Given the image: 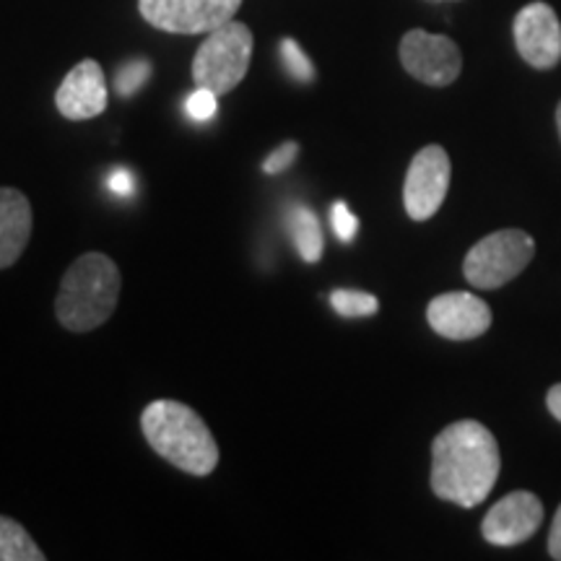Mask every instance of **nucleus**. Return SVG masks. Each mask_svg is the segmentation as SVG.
<instances>
[{"label": "nucleus", "mask_w": 561, "mask_h": 561, "mask_svg": "<svg viewBox=\"0 0 561 561\" xmlns=\"http://www.w3.org/2000/svg\"><path fill=\"white\" fill-rule=\"evenodd\" d=\"M331 224H333L335 237H339L341 242H351L356 237V231H359V219H356V216L351 214V208H348L346 201H335L333 203Z\"/></svg>", "instance_id": "nucleus-20"}, {"label": "nucleus", "mask_w": 561, "mask_h": 561, "mask_svg": "<svg viewBox=\"0 0 561 561\" xmlns=\"http://www.w3.org/2000/svg\"><path fill=\"white\" fill-rule=\"evenodd\" d=\"M426 320L432 331L450 341L479 339L491 328L489 305L468 291L439 294L426 307Z\"/></svg>", "instance_id": "nucleus-11"}, {"label": "nucleus", "mask_w": 561, "mask_h": 561, "mask_svg": "<svg viewBox=\"0 0 561 561\" xmlns=\"http://www.w3.org/2000/svg\"><path fill=\"white\" fill-rule=\"evenodd\" d=\"M121 286V268L104 252H87L76 257L55 297V314L60 325L70 333L102 328L117 310Z\"/></svg>", "instance_id": "nucleus-3"}, {"label": "nucleus", "mask_w": 561, "mask_h": 561, "mask_svg": "<svg viewBox=\"0 0 561 561\" xmlns=\"http://www.w3.org/2000/svg\"><path fill=\"white\" fill-rule=\"evenodd\" d=\"M546 405H549L553 419L561 421V382L553 385V388L549 390V396H546Z\"/></svg>", "instance_id": "nucleus-24"}, {"label": "nucleus", "mask_w": 561, "mask_h": 561, "mask_svg": "<svg viewBox=\"0 0 561 561\" xmlns=\"http://www.w3.org/2000/svg\"><path fill=\"white\" fill-rule=\"evenodd\" d=\"M149 79H151V62L144 58H133L128 62H123L121 70L115 73V89L121 96H133Z\"/></svg>", "instance_id": "nucleus-18"}, {"label": "nucleus", "mask_w": 561, "mask_h": 561, "mask_svg": "<svg viewBox=\"0 0 561 561\" xmlns=\"http://www.w3.org/2000/svg\"><path fill=\"white\" fill-rule=\"evenodd\" d=\"M140 432L159 458L182 473L210 476L219 466V445L198 413L180 401H153L140 413Z\"/></svg>", "instance_id": "nucleus-2"}, {"label": "nucleus", "mask_w": 561, "mask_h": 561, "mask_svg": "<svg viewBox=\"0 0 561 561\" xmlns=\"http://www.w3.org/2000/svg\"><path fill=\"white\" fill-rule=\"evenodd\" d=\"M219 110V94H214L210 89L198 87L191 96L185 100V112L193 123H208L216 117Z\"/></svg>", "instance_id": "nucleus-19"}, {"label": "nucleus", "mask_w": 561, "mask_h": 561, "mask_svg": "<svg viewBox=\"0 0 561 561\" xmlns=\"http://www.w3.org/2000/svg\"><path fill=\"white\" fill-rule=\"evenodd\" d=\"M32 203L16 187H0V268H11L32 240Z\"/></svg>", "instance_id": "nucleus-13"}, {"label": "nucleus", "mask_w": 561, "mask_h": 561, "mask_svg": "<svg viewBox=\"0 0 561 561\" xmlns=\"http://www.w3.org/2000/svg\"><path fill=\"white\" fill-rule=\"evenodd\" d=\"M252 47H255V39H252L250 26L242 21L231 19L219 30L208 32L193 58L195 87L210 89L219 96L234 91L248 76Z\"/></svg>", "instance_id": "nucleus-4"}, {"label": "nucleus", "mask_w": 561, "mask_h": 561, "mask_svg": "<svg viewBox=\"0 0 561 561\" xmlns=\"http://www.w3.org/2000/svg\"><path fill=\"white\" fill-rule=\"evenodd\" d=\"M543 504L530 491H512L486 512L481 533L494 546H517L541 528Z\"/></svg>", "instance_id": "nucleus-9"}, {"label": "nucleus", "mask_w": 561, "mask_h": 561, "mask_svg": "<svg viewBox=\"0 0 561 561\" xmlns=\"http://www.w3.org/2000/svg\"><path fill=\"white\" fill-rule=\"evenodd\" d=\"M280 60H284V68L289 70V76L299 83H312L314 81V66L312 60L307 58V53L297 45V39L286 37L280 42Z\"/></svg>", "instance_id": "nucleus-17"}, {"label": "nucleus", "mask_w": 561, "mask_h": 561, "mask_svg": "<svg viewBox=\"0 0 561 561\" xmlns=\"http://www.w3.org/2000/svg\"><path fill=\"white\" fill-rule=\"evenodd\" d=\"M557 128H559V136H561V102H559V110H557Z\"/></svg>", "instance_id": "nucleus-25"}, {"label": "nucleus", "mask_w": 561, "mask_h": 561, "mask_svg": "<svg viewBox=\"0 0 561 561\" xmlns=\"http://www.w3.org/2000/svg\"><path fill=\"white\" fill-rule=\"evenodd\" d=\"M286 229H289L294 248H297L299 257L305 263H318L325 250V240H322V227L318 214L305 203H294L286 210Z\"/></svg>", "instance_id": "nucleus-14"}, {"label": "nucleus", "mask_w": 561, "mask_h": 561, "mask_svg": "<svg viewBox=\"0 0 561 561\" xmlns=\"http://www.w3.org/2000/svg\"><path fill=\"white\" fill-rule=\"evenodd\" d=\"M107 185H110V191L115 195H121V198H130V195L136 193V178H133L128 170L112 172Z\"/></svg>", "instance_id": "nucleus-22"}, {"label": "nucleus", "mask_w": 561, "mask_h": 561, "mask_svg": "<svg viewBox=\"0 0 561 561\" xmlns=\"http://www.w3.org/2000/svg\"><path fill=\"white\" fill-rule=\"evenodd\" d=\"M401 62L426 87H450L462 70L460 47L445 34L411 30L401 39Z\"/></svg>", "instance_id": "nucleus-8"}, {"label": "nucleus", "mask_w": 561, "mask_h": 561, "mask_svg": "<svg viewBox=\"0 0 561 561\" xmlns=\"http://www.w3.org/2000/svg\"><path fill=\"white\" fill-rule=\"evenodd\" d=\"M549 553L557 561H561V507L557 510V515H553V525L549 533Z\"/></svg>", "instance_id": "nucleus-23"}, {"label": "nucleus", "mask_w": 561, "mask_h": 561, "mask_svg": "<svg viewBox=\"0 0 561 561\" xmlns=\"http://www.w3.org/2000/svg\"><path fill=\"white\" fill-rule=\"evenodd\" d=\"M297 157H299V144L297 140H286V144H280L278 149L271 151V157L263 161V172L265 174L286 172Z\"/></svg>", "instance_id": "nucleus-21"}, {"label": "nucleus", "mask_w": 561, "mask_h": 561, "mask_svg": "<svg viewBox=\"0 0 561 561\" xmlns=\"http://www.w3.org/2000/svg\"><path fill=\"white\" fill-rule=\"evenodd\" d=\"M515 45L528 66L549 70L561 60V24L551 5L528 3L515 16Z\"/></svg>", "instance_id": "nucleus-10"}, {"label": "nucleus", "mask_w": 561, "mask_h": 561, "mask_svg": "<svg viewBox=\"0 0 561 561\" xmlns=\"http://www.w3.org/2000/svg\"><path fill=\"white\" fill-rule=\"evenodd\" d=\"M107 81L96 60H81L66 73V79L55 91V104L66 121L81 123L102 115L107 110Z\"/></svg>", "instance_id": "nucleus-12"}, {"label": "nucleus", "mask_w": 561, "mask_h": 561, "mask_svg": "<svg viewBox=\"0 0 561 561\" xmlns=\"http://www.w3.org/2000/svg\"><path fill=\"white\" fill-rule=\"evenodd\" d=\"M500 445L479 421H455L432 442V489L439 500L471 510L500 479Z\"/></svg>", "instance_id": "nucleus-1"}, {"label": "nucleus", "mask_w": 561, "mask_h": 561, "mask_svg": "<svg viewBox=\"0 0 561 561\" xmlns=\"http://www.w3.org/2000/svg\"><path fill=\"white\" fill-rule=\"evenodd\" d=\"M0 561H45L24 525L0 515Z\"/></svg>", "instance_id": "nucleus-15"}, {"label": "nucleus", "mask_w": 561, "mask_h": 561, "mask_svg": "<svg viewBox=\"0 0 561 561\" xmlns=\"http://www.w3.org/2000/svg\"><path fill=\"white\" fill-rule=\"evenodd\" d=\"M331 307L341 318H371L380 310V301L375 294L356 289H335L331 291Z\"/></svg>", "instance_id": "nucleus-16"}, {"label": "nucleus", "mask_w": 561, "mask_h": 561, "mask_svg": "<svg viewBox=\"0 0 561 561\" xmlns=\"http://www.w3.org/2000/svg\"><path fill=\"white\" fill-rule=\"evenodd\" d=\"M453 164L442 146H426L413 157L403 185V206L413 221H426L442 208L450 191Z\"/></svg>", "instance_id": "nucleus-7"}, {"label": "nucleus", "mask_w": 561, "mask_h": 561, "mask_svg": "<svg viewBox=\"0 0 561 561\" xmlns=\"http://www.w3.org/2000/svg\"><path fill=\"white\" fill-rule=\"evenodd\" d=\"M536 242L523 229H502L476 242L462 261V276L476 289H500L533 261Z\"/></svg>", "instance_id": "nucleus-5"}, {"label": "nucleus", "mask_w": 561, "mask_h": 561, "mask_svg": "<svg viewBox=\"0 0 561 561\" xmlns=\"http://www.w3.org/2000/svg\"><path fill=\"white\" fill-rule=\"evenodd\" d=\"M242 0H138V11L153 30L170 34H208L234 19Z\"/></svg>", "instance_id": "nucleus-6"}]
</instances>
